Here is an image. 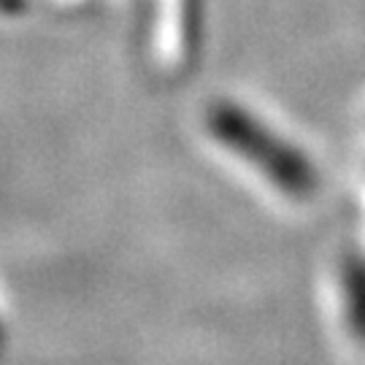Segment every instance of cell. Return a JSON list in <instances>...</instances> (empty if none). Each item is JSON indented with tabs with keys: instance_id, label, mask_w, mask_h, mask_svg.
<instances>
[{
	"instance_id": "cell-2",
	"label": "cell",
	"mask_w": 365,
	"mask_h": 365,
	"mask_svg": "<svg viewBox=\"0 0 365 365\" xmlns=\"http://www.w3.org/2000/svg\"><path fill=\"white\" fill-rule=\"evenodd\" d=\"M341 287H344L346 322L352 327L354 339L365 344V257L352 255V257L344 260Z\"/></svg>"
},
{
	"instance_id": "cell-1",
	"label": "cell",
	"mask_w": 365,
	"mask_h": 365,
	"mask_svg": "<svg viewBox=\"0 0 365 365\" xmlns=\"http://www.w3.org/2000/svg\"><path fill=\"white\" fill-rule=\"evenodd\" d=\"M217 133L235 152L249 157V163H255L279 190H284L289 195H306L314 190L317 182H314V170L306 163V157L284 141H279L268 130H262L257 122L241 117L235 111H227L217 122Z\"/></svg>"
}]
</instances>
